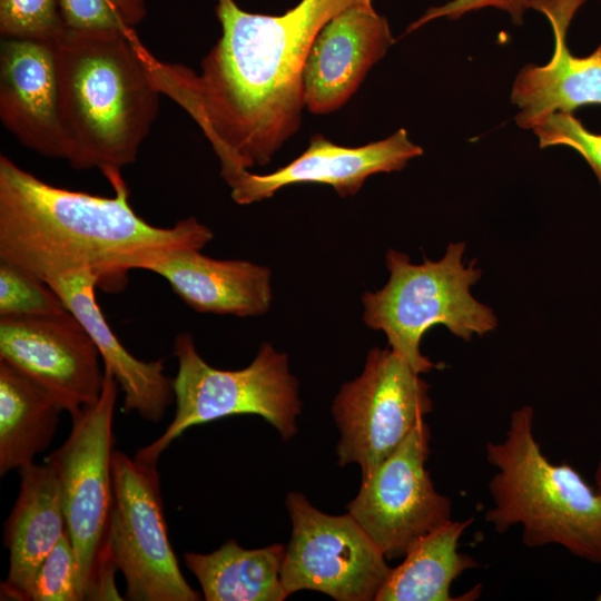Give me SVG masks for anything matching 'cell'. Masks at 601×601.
Segmentation results:
<instances>
[{
  "mask_svg": "<svg viewBox=\"0 0 601 601\" xmlns=\"http://www.w3.org/2000/svg\"><path fill=\"white\" fill-rule=\"evenodd\" d=\"M364 0H302L280 16L252 13L216 0L221 36L200 72L145 49L150 77L198 125L220 162V176L267 165L299 128L303 69L321 29Z\"/></svg>",
  "mask_w": 601,
  "mask_h": 601,
  "instance_id": "obj_1",
  "label": "cell"
},
{
  "mask_svg": "<svg viewBox=\"0 0 601 601\" xmlns=\"http://www.w3.org/2000/svg\"><path fill=\"white\" fill-rule=\"evenodd\" d=\"M19 475V494L3 529L9 571L1 583V600L28 601L35 575L67 532V523L55 470L46 462L33 463L20 469Z\"/></svg>",
  "mask_w": 601,
  "mask_h": 601,
  "instance_id": "obj_19",
  "label": "cell"
},
{
  "mask_svg": "<svg viewBox=\"0 0 601 601\" xmlns=\"http://www.w3.org/2000/svg\"><path fill=\"white\" fill-rule=\"evenodd\" d=\"M178 371L173 378L176 411L164 433L140 447L135 460L157 465L160 455L186 430L237 414H256L289 440L297 433L302 411L298 380L290 373L288 357L263 343L252 363L235 371L209 365L197 352L193 336L175 337Z\"/></svg>",
  "mask_w": 601,
  "mask_h": 601,
  "instance_id": "obj_7",
  "label": "cell"
},
{
  "mask_svg": "<svg viewBox=\"0 0 601 601\" xmlns=\"http://www.w3.org/2000/svg\"><path fill=\"white\" fill-rule=\"evenodd\" d=\"M473 519L445 523L418 540L392 569L375 601H455L452 582L463 572L477 568L472 556L459 552V541Z\"/></svg>",
  "mask_w": 601,
  "mask_h": 601,
  "instance_id": "obj_22",
  "label": "cell"
},
{
  "mask_svg": "<svg viewBox=\"0 0 601 601\" xmlns=\"http://www.w3.org/2000/svg\"><path fill=\"white\" fill-rule=\"evenodd\" d=\"M63 407L35 380L0 359V475L27 467L46 451Z\"/></svg>",
  "mask_w": 601,
  "mask_h": 601,
  "instance_id": "obj_20",
  "label": "cell"
},
{
  "mask_svg": "<svg viewBox=\"0 0 601 601\" xmlns=\"http://www.w3.org/2000/svg\"><path fill=\"white\" fill-rule=\"evenodd\" d=\"M57 43L2 38L0 43V119L26 148L66 159Z\"/></svg>",
  "mask_w": 601,
  "mask_h": 601,
  "instance_id": "obj_13",
  "label": "cell"
},
{
  "mask_svg": "<svg viewBox=\"0 0 601 601\" xmlns=\"http://www.w3.org/2000/svg\"><path fill=\"white\" fill-rule=\"evenodd\" d=\"M485 456L496 470L485 520L496 532L520 525L529 548L556 544L601 564V493L571 465L554 464L542 453L533 407L513 411L504 439L489 442Z\"/></svg>",
  "mask_w": 601,
  "mask_h": 601,
  "instance_id": "obj_4",
  "label": "cell"
},
{
  "mask_svg": "<svg viewBox=\"0 0 601 601\" xmlns=\"http://www.w3.org/2000/svg\"><path fill=\"white\" fill-rule=\"evenodd\" d=\"M67 31L58 0H0V35L59 42Z\"/></svg>",
  "mask_w": 601,
  "mask_h": 601,
  "instance_id": "obj_24",
  "label": "cell"
},
{
  "mask_svg": "<svg viewBox=\"0 0 601 601\" xmlns=\"http://www.w3.org/2000/svg\"><path fill=\"white\" fill-rule=\"evenodd\" d=\"M67 308L82 323L95 342L108 371L124 393V411L136 412L157 423L175 402L173 378L165 373L162 359L140 361L130 354L107 323L96 299L99 277L80 270L47 283Z\"/></svg>",
  "mask_w": 601,
  "mask_h": 601,
  "instance_id": "obj_18",
  "label": "cell"
},
{
  "mask_svg": "<svg viewBox=\"0 0 601 601\" xmlns=\"http://www.w3.org/2000/svg\"><path fill=\"white\" fill-rule=\"evenodd\" d=\"M96 404L72 418L66 441L45 462L56 472L62 492L67 533L71 540L82 600H124L117 569L108 553L112 510V421L119 385L106 370Z\"/></svg>",
  "mask_w": 601,
  "mask_h": 601,
  "instance_id": "obj_6",
  "label": "cell"
},
{
  "mask_svg": "<svg viewBox=\"0 0 601 601\" xmlns=\"http://www.w3.org/2000/svg\"><path fill=\"white\" fill-rule=\"evenodd\" d=\"M135 30L67 29L57 43L67 161L102 175L136 161L161 92Z\"/></svg>",
  "mask_w": 601,
  "mask_h": 601,
  "instance_id": "obj_3",
  "label": "cell"
},
{
  "mask_svg": "<svg viewBox=\"0 0 601 601\" xmlns=\"http://www.w3.org/2000/svg\"><path fill=\"white\" fill-rule=\"evenodd\" d=\"M394 41L373 0L357 2L333 17L314 39L305 60V107L315 115L341 108Z\"/></svg>",
  "mask_w": 601,
  "mask_h": 601,
  "instance_id": "obj_15",
  "label": "cell"
},
{
  "mask_svg": "<svg viewBox=\"0 0 601 601\" xmlns=\"http://www.w3.org/2000/svg\"><path fill=\"white\" fill-rule=\"evenodd\" d=\"M284 553L280 543L248 550L230 539L210 553L186 552L184 561L206 601H283Z\"/></svg>",
  "mask_w": 601,
  "mask_h": 601,
  "instance_id": "obj_21",
  "label": "cell"
},
{
  "mask_svg": "<svg viewBox=\"0 0 601 601\" xmlns=\"http://www.w3.org/2000/svg\"><path fill=\"white\" fill-rule=\"evenodd\" d=\"M112 510L108 531L111 563L130 601H197L168 539L156 465L114 451Z\"/></svg>",
  "mask_w": 601,
  "mask_h": 601,
  "instance_id": "obj_8",
  "label": "cell"
},
{
  "mask_svg": "<svg viewBox=\"0 0 601 601\" xmlns=\"http://www.w3.org/2000/svg\"><path fill=\"white\" fill-rule=\"evenodd\" d=\"M493 7L506 11L513 23L521 24L523 22L524 12L531 8L529 0H452L439 7H432L426 10L416 21L412 22L406 33L412 32L425 23L445 17L455 20L467 12Z\"/></svg>",
  "mask_w": 601,
  "mask_h": 601,
  "instance_id": "obj_28",
  "label": "cell"
},
{
  "mask_svg": "<svg viewBox=\"0 0 601 601\" xmlns=\"http://www.w3.org/2000/svg\"><path fill=\"white\" fill-rule=\"evenodd\" d=\"M594 480L597 484V490L601 493V459L595 469Z\"/></svg>",
  "mask_w": 601,
  "mask_h": 601,
  "instance_id": "obj_29",
  "label": "cell"
},
{
  "mask_svg": "<svg viewBox=\"0 0 601 601\" xmlns=\"http://www.w3.org/2000/svg\"><path fill=\"white\" fill-rule=\"evenodd\" d=\"M598 601H601V593L597 597Z\"/></svg>",
  "mask_w": 601,
  "mask_h": 601,
  "instance_id": "obj_30",
  "label": "cell"
},
{
  "mask_svg": "<svg viewBox=\"0 0 601 601\" xmlns=\"http://www.w3.org/2000/svg\"><path fill=\"white\" fill-rule=\"evenodd\" d=\"M464 252V243L450 244L440 260L424 257L416 265L406 254L388 249L387 283L362 296L366 326L382 331L388 347L420 374L439 367L420 351L431 327L442 324L464 341L496 327L493 311L471 294L482 270L475 267V259L467 266L463 263Z\"/></svg>",
  "mask_w": 601,
  "mask_h": 601,
  "instance_id": "obj_5",
  "label": "cell"
},
{
  "mask_svg": "<svg viewBox=\"0 0 601 601\" xmlns=\"http://www.w3.org/2000/svg\"><path fill=\"white\" fill-rule=\"evenodd\" d=\"M430 385L390 347H373L363 372L344 383L332 405L341 439V466L356 463L368 476L432 412Z\"/></svg>",
  "mask_w": 601,
  "mask_h": 601,
  "instance_id": "obj_9",
  "label": "cell"
},
{
  "mask_svg": "<svg viewBox=\"0 0 601 601\" xmlns=\"http://www.w3.org/2000/svg\"><path fill=\"white\" fill-rule=\"evenodd\" d=\"M422 154L423 149L410 140L404 128L358 147L339 146L317 134L302 155L277 170L258 175L245 169L226 183L239 205L270 198L280 188L298 184L328 185L341 197H347L356 195L367 177L401 170Z\"/></svg>",
  "mask_w": 601,
  "mask_h": 601,
  "instance_id": "obj_14",
  "label": "cell"
},
{
  "mask_svg": "<svg viewBox=\"0 0 601 601\" xmlns=\"http://www.w3.org/2000/svg\"><path fill=\"white\" fill-rule=\"evenodd\" d=\"M104 176L112 197L56 187L0 155V260L46 283L88 269L112 290L158 255L213 239L195 217L166 228L149 224L131 207L120 171Z\"/></svg>",
  "mask_w": 601,
  "mask_h": 601,
  "instance_id": "obj_2",
  "label": "cell"
},
{
  "mask_svg": "<svg viewBox=\"0 0 601 601\" xmlns=\"http://www.w3.org/2000/svg\"><path fill=\"white\" fill-rule=\"evenodd\" d=\"M529 1L552 26L554 52L546 65H528L515 78L511 99L519 107L515 122L524 129H533L552 114L601 105V43L591 55L575 57L565 40L571 20L585 0Z\"/></svg>",
  "mask_w": 601,
  "mask_h": 601,
  "instance_id": "obj_16",
  "label": "cell"
},
{
  "mask_svg": "<svg viewBox=\"0 0 601 601\" xmlns=\"http://www.w3.org/2000/svg\"><path fill=\"white\" fill-rule=\"evenodd\" d=\"M540 147L566 146L590 165L601 186V135L588 130L572 114H552L533 129Z\"/></svg>",
  "mask_w": 601,
  "mask_h": 601,
  "instance_id": "obj_27",
  "label": "cell"
},
{
  "mask_svg": "<svg viewBox=\"0 0 601 601\" xmlns=\"http://www.w3.org/2000/svg\"><path fill=\"white\" fill-rule=\"evenodd\" d=\"M67 29L135 30L146 18V0H58Z\"/></svg>",
  "mask_w": 601,
  "mask_h": 601,
  "instance_id": "obj_25",
  "label": "cell"
},
{
  "mask_svg": "<svg viewBox=\"0 0 601 601\" xmlns=\"http://www.w3.org/2000/svg\"><path fill=\"white\" fill-rule=\"evenodd\" d=\"M28 601H82L75 551L67 532L40 564Z\"/></svg>",
  "mask_w": 601,
  "mask_h": 601,
  "instance_id": "obj_26",
  "label": "cell"
},
{
  "mask_svg": "<svg viewBox=\"0 0 601 601\" xmlns=\"http://www.w3.org/2000/svg\"><path fill=\"white\" fill-rule=\"evenodd\" d=\"M99 358L91 336L69 309L0 317V359L50 392L71 420L101 395Z\"/></svg>",
  "mask_w": 601,
  "mask_h": 601,
  "instance_id": "obj_12",
  "label": "cell"
},
{
  "mask_svg": "<svg viewBox=\"0 0 601 601\" xmlns=\"http://www.w3.org/2000/svg\"><path fill=\"white\" fill-rule=\"evenodd\" d=\"M67 309L45 280L16 264L0 260V317L55 314Z\"/></svg>",
  "mask_w": 601,
  "mask_h": 601,
  "instance_id": "obj_23",
  "label": "cell"
},
{
  "mask_svg": "<svg viewBox=\"0 0 601 601\" xmlns=\"http://www.w3.org/2000/svg\"><path fill=\"white\" fill-rule=\"evenodd\" d=\"M286 508L292 535L280 579L288 595L314 590L337 601L375 600L392 568L358 522L323 513L300 492L287 494Z\"/></svg>",
  "mask_w": 601,
  "mask_h": 601,
  "instance_id": "obj_10",
  "label": "cell"
},
{
  "mask_svg": "<svg viewBox=\"0 0 601 601\" xmlns=\"http://www.w3.org/2000/svg\"><path fill=\"white\" fill-rule=\"evenodd\" d=\"M431 431L420 422L368 476L348 505L387 560L404 558L423 536L452 520V504L426 470Z\"/></svg>",
  "mask_w": 601,
  "mask_h": 601,
  "instance_id": "obj_11",
  "label": "cell"
},
{
  "mask_svg": "<svg viewBox=\"0 0 601 601\" xmlns=\"http://www.w3.org/2000/svg\"><path fill=\"white\" fill-rule=\"evenodd\" d=\"M200 248H178L148 260L141 269L165 278L194 311L238 317L260 316L272 303V273L240 259H216Z\"/></svg>",
  "mask_w": 601,
  "mask_h": 601,
  "instance_id": "obj_17",
  "label": "cell"
}]
</instances>
